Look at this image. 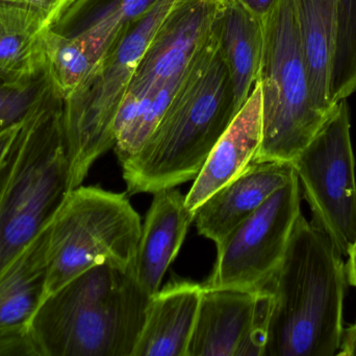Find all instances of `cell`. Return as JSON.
I'll list each match as a JSON object with an SVG mask.
<instances>
[{"mask_svg": "<svg viewBox=\"0 0 356 356\" xmlns=\"http://www.w3.org/2000/svg\"><path fill=\"white\" fill-rule=\"evenodd\" d=\"M221 22L188 61L147 144L121 165L129 194H154L194 180L236 116Z\"/></svg>", "mask_w": 356, "mask_h": 356, "instance_id": "cell-1", "label": "cell"}, {"mask_svg": "<svg viewBox=\"0 0 356 356\" xmlns=\"http://www.w3.org/2000/svg\"><path fill=\"white\" fill-rule=\"evenodd\" d=\"M347 286L342 255L301 213L282 263L264 288L272 295L264 356L338 355Z\"/></svg>", "mask_w": 356, "mask_h": 356, "instance_id": "cell-2", "label": "cell"}, {"mask_svg": "<svg viewBox=\"0 0 356 356\" xmlns=\"http://www.w3.org/2000/svg\"><path fill=\"white\" fill-rule=\"evenodd\" d=\"M150 298L131 269L102 263L46 299L26 325L39 355L133 356Z\"/></svg>", "mask_w": 356, "mask_h": 356, "instance_id": "cell-3", "label": "cell"}, {"mask_svg": "<svg viewBox=\"0 0 356 356\" xmlns=\"http://www.w3.org/2000/svg\"><path fill=\"white\" fill-rule=\"evenodd\" d=\"M63 108L64 98L50 77L0 163V273L43 231L73 189Z\"/></svg>", "mask_w": 356, "mask_h": 356, "instance_id": "cell-4", "label": "cell"}, {"mask_svg": "<svg viewBox=\"0 0 356 356\" xmlns=\"http://www.w3.org/2000/svg\"><path fill=\"white\" fill-rule=\"evenodd\" d=\"M263 19V141L254 162L292 163L330 119L314 102L296 0H275Z\"/></svg>", "mask_w": 356, "mask_h": 356, "instance_id": "cell-5", "label": "cell"}, {"mask_svg": "<svg viewBox=\"0 0 356 356\" xmlns=\"http://www.w3.org/2000/svg\"><path fill=\"white\" fill-rule=\"evenodd\" d=\"M141 231L127 194L97 186L71 190L45 227L47 274L40 305L96 265L131 269Z\"/></svg>", "mask_w": 356, "mask_h": 356, "instance_id": "cell-6", "label": "cell"}, {"mask_svg": "<svg viewBox=\"0 0 356 356\" xmlns=\"http://www.w3.org/2000/svg\"><path fill=\"white\" fill-rule=\"evenodd\" d=\"M178 0H159L111 47L83 83L64 100L63 127L72 188L116 144L115 121L144 52Z\"/></svg>", "mask_w": 356, "mask_h": 356, "instance_id": "cell-7", "label": "cell"}, {"mask_svg": "<svg viewBox=\"0 0 356 356\" xmlns=\"http://www.w3.org/2000/svg\"><path fill=\"white\" fill-rule=\"evenodd\" d=\"M292 165L311 208L312 223L346 256L356 238L355 158L347 100L339 102Z\"/></svg>", "mask_w": 356, "mask_h": 356, "instance_id": "cell-8", "label": "cell"}, {"mask_svg": "<svg viewBox=\"0 0 356 356\" xmlns=\"http://www.w3.org/2000/svg\"><path fill=\"white\" fill-rule=\"evenodd\" d=\"M300 185L294 173L250 217L217 245V259L204 286L259 290L284 258L301 215Z\"/></svg>", "mask_w": 356, "mask_h": 356, "instance_id": "cell-9", "label": "cell"}, {"mask_svg": "<svg viewBox=\"0 0 356 356\" xmlns=\"http://www.w3.org/2000/svg\"><path fill=\"white\" fill-rule=\"evenodd\" d=\"M271 309L267 288L203 286L186 356H264Z\"/></svg>", "mask_w": 356, "mask_h": 356, "instance_id": "cell-10", "label": "cell"}, {"mask_svg": "<svg viewBox=\"0 0 356 356\" xmlns=\"http://www.w3.org/2000/svg\"><path fill=\"white\" fill-rule=\"evenodd\" d=\"M225 0H178L152 38L129 91L160 90L188 64L221 21Z\"/></svg>", "mask_w": 356, "mask_h": 356, "instance_id": "cell-11", "label": "cell"}, {"mask_svg": "<svg viewBox=\"0 0 356 356\" xmlns=\"http://www.w3.org/2000/svg\"><path fill=\"white\" fill-rule=\"evenodd\" d=\"M263 141V90L257 79L232 123L209 153L195 178L186 204L195 212L218 190L234 181L254 162Z\"/></svg>", "mask_w": 356, "mask_h": 356, "instance_id": "cell-12", "label": "cell"}, {"mask_svg": "<svg viewBox=\"0 0 356 356\" xmlns=\"http://www.w3.org/2000/svg\"><path fill=\"white\" fill-rule=\"evenodd\" d=\"M294 173L292 163H251L244 173L195 211L193 223L197 231L217 246L276 190L286 185Z\"/></svg>", "mask_w": 356, "mask_h": 356, "instance_id": "cell-13", "label": "cell"}, {"mask_svg": "<svg viewBox=\"0 0 356 356\" xmlns=\"http://www.w3.org/2000/svg\"><path fill=\"white\" fill-rule=\"evenodd\" d=\"M193 222L194 212L179 190L154 192L131 268L138 284L150 297L161 290L163 278L177 258Z\"/></svg>", "mask_w": 356, "mask_h": 356, "instance_id": "cell-14", "label": "cell"}, {"mask_svg": "<svg viewBox=\"0 0 356 356\" xmlns=\"http://www.w3.org/2000/svg\"><path fill=\"white\" fill-rule=\"evenodd\" d=\"M202 288L175 280L152 296L133 356H186Z\"/></svg>", "mask_w": 356, "mask_h": 356, "instance_id": "cell-15", "label": "cell"}, {"mask_svg": "<svg viewBox=\"0 0 356 356\" xmlns=\"http://www.w3.org/2000/svg\"><path fill=\"white\" fill-rule=\"evenodd\" d=\"M158 1L75 0L51 29L64 37L76 38L99 61Z\"/></svg>", "mask_w": 356, "mask_h": 356, "instance_id": "cell-16", "label": "cell"}, {"mask_svg": "<svg viewBox=\"0 0 356 356\" xmlns=\"http://www.w3.org/2000/svg\"><path fill=\"white\" fill-rule=\"evenodd\" d=\"M222 44L232 85V105L238 113L261 75L263 19L242 0H225L222 14Z\"/></svg>", "mask_w": 356, "mask_h": 356, "instance_id": "cell-17", "label": "cell"}, {"mask_svg": "<svg viewBox=\"0 0 356 356\" xmlns=\"http://www.w3.org/2000/svg\"><path fill=\"white\" fill-rule=\"evenodd\" d=\"M50 29L37 13L0 4V77L4 83L18 85L45 70Z\"/></svg>", "mask_w": 356, "mask_h": 356, "instance_id": "cell-18", "label": "cell"}, {"mask_svg": "<svg viewBox=\"0 0 356 356\" xmlns=\"http://www.w3.org/2000/svg\"><path fill=\"white\" fill-rule=\"evenodd\" d=\"M297 18L312 96L330 115L337 106L330 96L334 52V0H296Z\"/></svg>", "mask_w": 356, "mask_h": 356, "instance_id": "cell-19", "label": "cell"}, {"mask_svg": "<svg viewBox=\"0 0 356 356\" xmlns=\"http://www.w3.org/2000/svg\"><path fill=\"white\" fill-rule=\"evenodd\" d=\"M45 228L0 273V328L26 324L45 288Z\"/></svg>", "mask_w": 356, "mask_h": 356, "instance_id": "cell-20", "label": "cell"}, {"mask_svg": "<svg viewBox=\"0 0 356 356\" xmlns=\"http://www.w3.org/2000/svg\"><path fill=\"white\" fill-rule=\"evenodd\" d=\"M356 91V0H334L330 96L338 105Z\"/></svg>", "mask_w": 356, "mask_h": 356, "instance_id": "cell-21", "label": "cell"}, {"mask_svg": "<svg viewBox=\"0 0 356 356\" xmlns=\"http://www.w3.org/2000/svg\"><path fill=\"white\" fill-rule=\"evenodd\" d=\"M97 63V59L79 39L64 37L50 29L47 70L64 100L76 90Z\"/></svg>", "mask_w": 356, "mask_h": 356, "instance_id": "cell-22", "label": "cell"}, {"mask_svg": "<svg viewBox=\"0 0 356 356\" xmlns=\"http://www.w3.org/2000/svg\"><path fill=\"white\" fill-rule=\"evenodd\" d=\"M0 355H39L26 324L0 328Z\"/></svg>", "mask_w": 356, "mask_h": 356, "instance_id": "cell-23", "label": "cell"}, {"mask_svg": "<svg viewBox=\"0 0 356 356\" xmlns=\"http://www.w3.org/2000/svg\"><path fill=\"white\" fill-rule=\"evenodd\" d=\"M75 0H0L3 6H17L37 13L50 25L56 24Z\"/></svg>", "mask_w": 356, "mask_h": 356, "instance_id": "cell-24", "label": "cell"}, {"mask_svg": "<svg viewBox=\"0 0 356 356\" xmlns=\"http://www.w3.org/2000/svg\"><path fill=\"white\" fill-rule=\"evenodd\" d=\"M338 356H356V322L343 332Z\"/></svg>", "mask_w": 356, "mask_h": 356, "instance_id": "cell-25", "label": "cell"}, {"mask_svg": "<svg viewBox=\"0 0 356 356\" xmlns=\"http://www.w3.org/2000/svg\"><path fill=\"white\" fill-rule=\"evenodd\" d=\"M346 256L348 257V261H347V263L345 265H346L348 284L356 288V238L353 245H351L350 248H349Z\"/></svg>", "mask_w": 356, "mask_h": 356, "instance_id": "cell-26", "label": "cell"}, {"mask_svg": "<svg viewBox=\"0 0 356 356\" xmlns=\"http://www.w3.org/2000/svg\"><path fill=\"white\" fill-rule=\"evenodd\" d=\"M242 1L257 16L263 17L269 12L275 0H242Z\"/></svg>", "mask_w": 356, "mask_h": 356, "instance_id": "cell-27", "label": "cell"}, {"mask_svg": "<svg viewBox=\"0 0 356 356\" xmlns=\"http://www.w3.org/2000/svg\"><path fill=\"white\" fill-rule=\"evenodd\" d=\"M8 86L4 83L3 79L0 77V111L3 106L4 100H6V93H8Z\"/></svg>", "mask_w": 356, "mask_h": 356, "instance_id": "cell-28", "label": "cell"}]
</instances>
